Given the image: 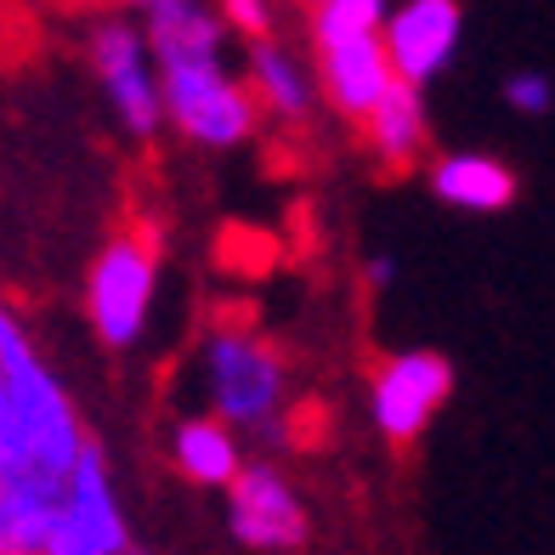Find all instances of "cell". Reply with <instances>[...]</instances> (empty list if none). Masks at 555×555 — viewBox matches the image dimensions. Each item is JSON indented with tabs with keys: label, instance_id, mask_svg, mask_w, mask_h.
<instances>
[{
	"label": "cell",
	"instance_id": "20",
	"mask_svg": "<svg viewBox=\"0 0 555 555\" xmlns=\"http://www.w3.org/2000/svg\"><path fill=\"white\" fill-rule=\"evenodd\" d=\"M295 7H300V12H312V7H323V0H295Z\"/></svg>",
	"mask_w": 555,
	"mask_h": 555
},
{
	"label": "cell",
	"instance_id": "19",
	"mask_svg": "<svg viewBox=\"0 0 555 555\" xmlns=\"http://www.w3.org/2000/svg\"><path fill=\"white\" fill-rule=\"evenodd\" d=\"M96 7L103 12H154L159 0H96Z\"/></svg>",
	"mask_w": 555,
	"mask_h": 555
},
{
	"label": "cell",
	"instance_id": "7",
	"mask_svg": "<svg viewBox=\"0 0 555 555\" xmlns=\"http://www.w3.org/2000/svg\"><path fill=\"white\" fill-rule=\"evenodd\" d=\"M448 397H453V363L425 346L391 351L369 374V420L386 448H414L448 409Z\"/></svg>",
	"mask_w": 555,
	"mask_h": 555
},
{
	"label": "cell",
	"instance_id": "6",
	"mask_svg": "<svg viewBox=\"0 0 555 555\" xmlns=\"http://www.w3.org/2000/svg\"><path fill=\"white\" fill-rule=\"evenodd\" d=\"M227 499V533L256 555H300L312 544V504L278 453H249Z\"/></svg>",
	"mask_w": 555,
	"mask_h": 555
},
{
	"label": "cell",
	"instance_id": "13",
	"mask_svg": "<svg viewBox=\"0 0 555 555\" xmlns=\"http://www.w3.org/2000/svg\"><path fill=\"white\" fill-rule=\"evenodd\" d=\"M358 137L369 147V159L386 176H409L420 165H431V114H425V91L397 80L380 96V108L358 125Z\"/></svg>",
	"mask_w": 555,
	"mask_h": 555
},
{
	"label": "cell",
	"instance_id": "3",
	"mask_svg": "<svg viewBox=\"0 0 555 555\" xmlns=\"http://www.w3.org/2000/svg\"><path fill=\"white\" fill-rule=\"evenodd\" d=\"M165 91V125L198 154H233L261 131V108L249 96V80L227 68V52H188L154 57Z\"/></svg>",
	"mask_w": 555,
	"mask_h": 555
},
{
	"label": "cell",
	"instance_id": "10",
	"mask_svg": "<svg viewBox=\"0 0 555 555\" xmlns=\"http://www.w3.org/2000/svg\"><path fill=\"white\" fill-rule=\"evenodd\" d=\"M244 80H249L256 108H261V125H278V131H307V125L318 119V108H323L318 68L300 63L278 35L249 40V52H244Z\"/></svg>",
	"mask_w": 555,
	"mask_h": 555
},
{
	"label": "cell",
	"instance_id": "12",
	"mask_svg": "<svg viewBox=\"0 0 555 555\" xmlns=\"http://www.w3.org/2000/svg\"><path fill=\"white\" fill-rule=\"evenodd\" d=\"M425 188H431L437 205L465 210V216H499L516 205V170L499 154H482V147H453V154H437L425 165Z\"/></svg>",
	"mask_w": 555,
	"mask_h": 555
},
{
	"label": "cell",
	"instance_id": "2",
	"mask_svg": "<svg viewBox=\"0 0 555 555\" xmlns=\"http://www.w3.org/2000/svg\"><path fill=\"white\" fill-rule=\"evenodd\" d=\"M165 284V238L147 216L119 221L86 267V323L103 351H137L154 330Z\"/></svg>",
	"mask_w": 555,
	"mask_h": 555
},
{
	"label": "cell",
	"instance_id": "16",
	"mask_svg": "<svg viewBox=\"0 0 555 555\" xmlns=\"http://www.w3.org/2000/svg\"><path fill=\"white\" fill-rule=\"evenodd\" d=\"M504 103H511L521 119H544L555 108V80L539 68H516L511 80H504Z\"/></svg>",
	"mask_w": 555,
	"mask_h": 555
},
{
	"label": "cell",
	"instance_id": "11",
	"mask_svg": "<svg viewBox=\"0 0 555 555\" xmlns=\"http://www.w3.org/2000/svg\"><path fill=\"white\" fill-rule=\"evenodd\" d=\"M165 453H170V470L182 476V482L227 493V488H233V476L244 470V460H249V442L227 420H216L210 409H193V414L170 420Z\"/></svg>",
	"mask_w": 555,
	"mask_h": 555
},
{
	"label": "cell",
	"instance_id": "14",
	"mask_svg": "<svg viewBox=\"0 0 555 555\" xmlns=\"http://www.w3.org/2000/svg\"><path fill=\"white\" fill-rule=\"evenodd\" d=\"M391 0H323L307 12V40H340V35H386Z\"/></svg>",
	"mask_w": 555,
	"mask_h": 555
},
{
	"label": "cell",
	"instance_id": "1",
	"mask_svg": "<svg viewBox=\"0 0 555 555\" xmlns=\"http://www.w3.org/2000/svg\"><path fill=\"white\" fill-rule=\"evenodd\" d=\"M193 380L216 420H227L244 442H261L267 453L295 442L300 386L295 363L278 335H267L244 312H216L193 340Z\"/></svg>",
	"mask_w": 555,
	"mask_h": 555
},
{
	"label": "cell",
	"instance_id": "18",
	"mask_svg": "<svg viewBox=\"0 0 555 555\" xmlns=\"http://www.w3.org/2000/svg\"><path fill=\"white\" fill-rule=\"evenodd\" d=\"M391 278H397V261L391 256H369L363 261V284L369 289H391Z\"/></svg>",
	"mask_w": 555,
	"mask_h": 555
},
{
	"label": "cell",
	"instance_id": "5",
	"mask_svg": "<svg viewBox=\"0 0 555 555\" xmlns=\"http://www.w3.org/2000/svg\"><path fill=\"white\" fill-rule=\"evenodd\" d=\"M131 544L137 539H131V516H125L108 448H103V437H91L52 504L40 555H125Z\"/></svg>",
	"mask_w": 555,
	"mask_h": 555
},
{
	"label": "cell",
	"instance_id": "17",
	"mask_svg": "<svg viewBox=\"0 0 555 555\" xmlns=\"http://www.w3.org/2000/svg\"><path fill=\"white\" fill-rule=\"evenodd\" d=\"M216 7L233 23V35H244V40L272 35V0H216Z\"/></svg>",
	"mask_w": 555,
	"mask_h": 555
},
{
	"label": "cell",
	"instance_id": "15",
	"mask_svg": "<svg viewBox=\"0 0 555 555\" xmlns=\"http://www.w3.org/2000/svg\"><path fill=\"white\" fill-rule=\"evenodd\" d=\"M23 482V431H17V402H12V374L0 358V488Z\"/></svg>",
	"mask_w": 555,
	"mask_h": 555
},
{
	"label": "cell",
	"instance_id": "4",
	"mask_svg": "<svg viewBox=\"0 0 555 555\" xmlns=\"http://www.w3.org/2000/svg\"><path fill=\"white\" fill-rule=\"evenodd\" d=\"M86 57L119 119V131L137 147H147L165 131V91H159V63H154V46H147V29L125 12L96 17L86 35Z\"/></svg>",
	"mask_w": 555,
	"mask_h": 555
},
{
	"label": "cell",
	"instance_id": "8",
	"mask_svg": "<svg viewBox=\"0 0 555 555\" xmlns=\"http://www.w3.org/2000/svg\"><path fill=\"white\" fill-rule=\"evenodd\" d=\"M312 68L323 108L340 125H358L380 108V96L397 86V68L386 57V35H340V40H312Z\"/></svg>",
	"mask_w": 555,
	"mask_h": 555
},
{
	"label": "cell",
	"instance_id": "9",
	"mask_svg": "<svg viewBox=\"0 0 555 555\" xmlns=\"http://www.w3.org/2000/svg\"><path fill=\"white\" fill-rule=\"evenodd\" d=\"M465 40V7L460 0H397L386 17V57L397 68V80L431 86L448 63L460 57Z\"/></svg>",
	"mask_w": 555,
	"mask_h": 555
}]
</instances>
